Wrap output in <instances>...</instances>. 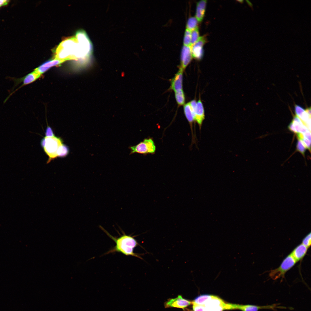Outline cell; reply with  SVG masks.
Returning <instances> with one entry per match:
<instances>
[{"instance_id": "3957f363", "label": "cell", "mask_w": 311, "mask_h": 311, "mask_svg": "<svg viewBox=\"0 0 311 311\" xmlns=\"http://www.w3.org/2000/svg\"><path fill=\"white\" fill-rule=\"evenodd\" d=\"M191 303L192 311H223L226 304L217 296L209 295H199Z\"/></svg>"}, {"instance_id": "83f0119b", "label": "cell", "mask_w": 311, "mask_h": 311, "mask_svg": "<svg viewBox=\"0 0 311 311\" xmlns=\"http://www.w3.org/2000/svg\"><path fill=\"white\" fill-rule=\"evenodd\" d=\"M10 1L6 0H0V7L7 5L9 3Z\"/></svg>"}, {"instance_id": "7a4b0ae2", "label": "cell", "mask_w": 311, "mask_h": 311, "mask_svg": "<svg viewBox=\"0 0 311 311\" xmlns=\"http://www.w3.org/2000/svg\"><path fill=\"white\" fill-rule=\"evenodd\" d=\"M99 227L116 244L115 246L108 251L107 254L119 252L126 256L135 257L143 259L140 256L141 254L134 252V249L138 245H140L134 236L126 235L124 232H123L122 235L116 238L111 235L102 226H100Z\"/></svg>"}, {"instance_id": "6da1fadb", "label": "cell", "mask_w": 311, "mask_h": 311, "mask_svg": "<svg viewBox=\"0 0 311 311\" xmlns=\"http://www.w3.org/2000/svg\"><path fill=\"white\" fill-rule=\"evenodd\" d=\"M82 57L81 46L75 36L64 39L59 44L56 49L54 59L80 61Z\"/></svg>"}, {"instance_id": "8fae6325", "label": "cell", "mask_w": 311, "mask_h": 311, "mask_svg": "<svg viewBox=\"0 0 311 311\" xmlns=\"http://www.w3.org/2000/svg\"><path fill=\"white\" fill-rule=\"evenodd\" d=\"M288 128L291 131L297 134H303L310 130L297 115L294 116Z\"/></svg>"}, {"instance_id": "603a6c76", "label": "cell", "mask_w": 311, "mask_h": 311, "mask_svg": "<svg viewBox=\"0 0 311 311\" xmlns=\"http://www.w3.org/2000/svg\"><path fill=\"white\" fill-rule=\"evenodd\" d=\"M200 37L198 27L191 31V46L197 42Z\"/></svg>"}, {"instance_id": "5bb4252c", "label": "cell", "mask_w": 311, "mask_h": 311, "mask_svg": "<svg viewBox=\"0 0 311 311\" xmlns=\"http://www.w3.org/2000/svg\"><path fill=\"white\" fill-rule=\"evenodd\" d=\"M183 70L180 67L179 71L171 81L170 88L174 90L175 92L182 90L183 73Z\"/></svg>"}, {"instance_id": "d6986e66", "label": "cell", "mask_w": 311, "mask_h": 311, "mask_svg": "<svg viewBox=\"0 0 311 311\" xmlns=\"http://www.w3.org/2000/svg\"><path fill=\"white\" fill-rule=\"evenodd\" d=\"M195 16L191 17L188 19L186 24V28L192 31L198 28V22Z\"/></svg>"}, {"instance_id": "4fadbf2b", "label": "cell", "mask_w": 311, "mask_h": 311, "mask_svg": "<svg viewBox=\"0 0 311 311\" xmlns=\"http://www.w3.org/2000/svg\"><path fill=\"white\" fill-rule=\"evenodd\" d=\"M205 113L204 107L200 99H199L196 103L194 120L197 123L200 129L205 119Z\"/></svg>"}, {"instance_id": "ac0fdd59", "label": "cell", "mask_w": 311, "mask_h": 311, "mask_svg": "<svg viewBox=\"0 0 311 311\" xmlns=\"http://www.w3.org/2000/svg\"><path fill=\"white\" fill-rule=\"evenodd\" d=\"M184 110L185 115L191 125L195 120L194 115L189 103H188L185 105Z\"/></svg>"}, {"instance_id": "2e32d148", "label": "cell", "mask_w": 311, "mask_h": 311, "mask_svg": "<svg viewBox=\"0 0 311 311\" xmlns=\"http://www.w3.org/2000/svg\"><path fill=\"white\" fill-rule=\"evenodd\" d=\"M308 249L301 243L296 247L291 254L297 262L304 258L307 253Z\"/></svg>"}, {"instance_id": "9a60e30c", "label": "cell", "mask_w": 311, "mask_h": 311, "mask_svg": "<svg viewBox=\"0 0 311 311\" xmlns=\"http://www.w3.org/2000/svg\"><path fill=\"white\" fill-rule=\"evenodd\" d=\"M65 60H59L55 59L45 62L34 69L36 72L41 75L49 69L52 67L60 65L65 61Z\"/></svg>"}, {"instance_id": "484cf974", "label": "cell", "mask_w": 311, "mask_h": 311, "mask_svg": "<svg viewBox=\"0 0 311 311\" xmlns=\"http://www.w3.org/2000/svg\"><path fill=\"white\" fill-rule=\"evenodd\" d=\"M46 137H53L54 136V133L51 128L49 126L47 127L45 132Z\"/></svg>"}, {"instance_id": "ba28073f", "label": "cell", "mask_w": 311, "mask_h": 311, "mask_svg": "<svg viewBox=\"0 0 311 311\" xmlns=\"http://www.w3.org/2000/svg\"><path fill=\"white\" fill-rule=\"evenodd\" d=\"M130 150V154L137 153L141 154L153 153L156 151V147L151 139H146L137 145L129 147Z\"/></svg>"}, {"instance_id": "52a82bcc", "label": "cell", "mask_w": 311, "mask_h": 311, "mask_svg": "<svg viewBox=\"0 0 311 311\" xmlns=\"http://www.w3.org/2000/svg\"><path fill=\"white\" fill-rule=\"evenodd\" d=\"M45 143L43 147L49 157V161L58 157L57 151L59 147L62 144V141L60 138L55 136L44 137Z\"/></svg>"}, {"instance_id": "277c9868", "label": "cell", "mask_w": 311, "mask_h": 311, "mask_svg": "<svg viewBox=\"0 0 311 311\" xmlns=\"http://www.w3.org/2000/svg\"><path fill=\"white\" fill-rule=\"evenodd\" d=\"M297 262L290 253L284 259L280 266L270 271L269 276L273 280L285 277L286 273L293 267Z\"/></svg>"}, {"instance_id": "8992f818", "label": "cell", "mask_w": 311, "mask_h": 311, "mask_svg": "<svg viewBox=\"0 0 311 311\" xmlns=\"http://www.w3.org/2000/svg\"><path fill=\"white\" fill-rule=\"evenodd\" d=\"M41 75L35 71L29 73L24 76L20 78H16L14 77H7L8 79L12 80L14 82V84L12 90H13L16 87H17L20 83L22 82V84L19 87L16 88L9 94L4 101L3 103H5L9 99L10 97L16 91L24 86L29 84L39 78Z\"/></svg>"}, {"instance_id": "7402d4cb", "label": "cell", "mask_w": 311, "mask_h": 311, "mask_svg": "<svg viewBox=\"0 0 311 311\" xmlns=\"http://www.w3.org/2000/svg\"><path fill=\"white\" fill-rule=\"evenodd\" d=\"M191 31L187 29H186L183 41L184 45L191 46Z\"/></svg>"}, {"instance_id": "4316f807", "label": "cell", "mask_w": 311, "mask_h": 311, "mask_svg": "<svg viewBox=\"0 0 311 311\" xmlns=\"http://www.w3.org/2000/svg\"><path fill=\"white\" fill-rule=\"evenodd\" d=\"M303 134L304 137L311 141V133L310 131L308 130Z\"/></svg>"}, {"instance_id": "e0dca14e", "label": "cell", "mask_w": 311, "mask_h": 311, "mask_svg": "<svg viewBox=\"0 0 311 311\" xmlns=\"http://www.w3.org/2000/svg\"><path fill=\"white\" fill-rule=\"evenodd\" d=\"M207 1L202 0L197 3L195 17L199 22H201L204 16Z\"/></svg>"}, {"instance_id": "44dd1931", "label": "cell", "mask_w": 311, "mask_h": 311, "mask_svg": "<svg viewBox=\"0 0 311 311\" xmlns=\"http://www.w3.org/2000/svg\"><path fill=\"white\" fill-rule=\"evenodd\" d=\"M69 152L68 148L66 146L62 144L59 147L58 150L57 156L64 157L68 154Z\"/></svg>"}, {"instance_id": "30bf717a", "label": "cell", "mask_w": 311, "mask_h": 311, "mask_svg": "<svg viewBox=\"0 0 311 311\" xmlns=\"http://www.w3.org/2000/svg\"><path fill=\"white\" fill-rule=\"evenodd\" d=\"M191 302L183 298L181 295L175 298L168 300L165 304V308L174 307L184 309L190 305Z\"/></svg>"}, {"instance_id": "d4e9b609", "label": "cell", "mask_w": 311, "mask_h": 311, "mask_svg": "<svg viewBox=\"0 0 311 311\" xmlns=\"http://www.w3.org/2000/svg\"><path fill=\"white\" fill-rule=\"evenodd\" d=\"M311 233L307 235L303 240L302 244L308 248L311 245Z\"/></svg>"}, {"instance_id": "7c38bea8", "label": "cell", "mask_w": 311, "mask_h": 311, "mask_svg": "<svg viewBox=\"0 0 311 311\" xmlns=\"http://www.w3.org/2000/svg\"><path fill=\"white\" fill-rule=\"evenodd\" d=\"M192 57L191 46L183 45L181 53L180 67L184 70L191 62Z\"/></svg>"}, {"instance_id": "9c48e42d", "label": "cell", "mask_w": 311, "mask_h": 311, "mask_svg": "<svg viewBox=\"0 0 311 311\" xmlns=\"http://www.w3.org/2000/svg\"><path fill=\"white\" fill-rule=\"evenodd\" d=\"M207 41L205 35L200 37L198 40L191 47V53L193 58L200 60L203 55V46Z\"/></svg>"}, {"instance_id": "ffe728a7", "label": "cell", "mask_w": 311, "mask_h": 311, "mask_svg": "<svg viewBox=\"0 0 311 311\" xmlns=\"http://www.w3.org/2000/svg\"><path fill=\"white\" fill-rule=\"evenodd\" d=\"M175 97L178 104L180 105L184 104L185 102V97L183 90L175 92Z\"/></svg>"}, {"instance_id": "f1b7e54d", "label": "cell", "mask_w": 311, "mask_h": 311, "mask_svg": "<svg viewBox=\"0 0 311 311\" xmlns=\"http://www.w3.org/2000/svg\"><path fill=\"white\" fill-rule=\"evenodd\" d=\"M247 2L249 6L251 8H252L253 6L252 4L249 1H247Z\"/></svg>"}, {"instance_id": "5b68a950", "label": "cell", "mask_w": 311, "mask_h": 311, "mask_svg": "<svg viewBox=\"0 0 311 311\" xmlns=\"http://www.w3.org/2000/svg\"><path fill=\"white\" fill-rule=\"evenodd\" d=\"M279 304H276L265 306L252 305H239L226 303L225 310L239 309L242 311H258L260 310L269 309L276 311L277 308L285 309V307L279 306Z\"/></svg>"}, {"instance_id": "cb8c5ba5", "label": "cell", "mask_w": 311, "mask_h": 311, "mask_svg": "<svg viewBox=\"0 0 311 311\" xmlns=\"http://www.w3.org/2000/svg\"><path fill=\"white\" fill-rule=\"evenodd\" d=\"M296 148L297 151L302 154H304L306 148L301 140L299 139L298 141L297 144Z\"/></svg>"}]
</instances>
